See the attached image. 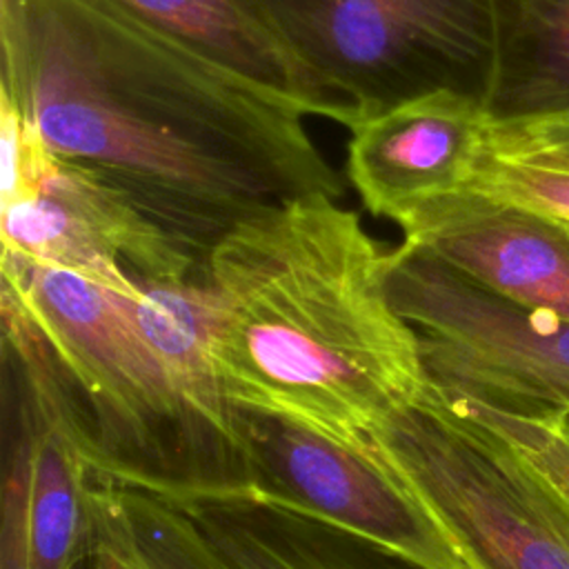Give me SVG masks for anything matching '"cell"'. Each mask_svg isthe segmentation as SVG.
<instances>
[{
  "mask_svg": "<svg viewBox=\"0 0 569 569\" xmlns=\"http://www.w3.org/2000/svg\"><path fill=\"white\" fill-rule=\"evenodd\" d=\"M9 367L22 382L24 429L2 487L0 569H73L93 529L84 447L67 420L71 385L27 307L0 293Z\"/></svg>",
  "mask_w": 569,
  "mask_h": 569,
  "instance_id": "cell-6",
  "label": "cell"
},
{
  "mask_svg": "<svg viewBox=\"0 0 569 569\" xmlns=\"http://www.w3.org/2000/svg\"><path fill=\"white\" fill-rule=\"evenodd\" d=\"M465 191L569 224V171L522 164L482 151Z\"/></svg>",
  "mask_w": 569,
  "mask_h": 569,
  "instance_id": "cell-16",
  "label": "cell"
},
{
  "mask_svg": "<svg viewBox=\"0 0 569 569\" xmlns=\"http://www.w3.org/2000/svg\"><path fill=\"white\" fill-rule=\"evenodd\" d=\"M2 82L47 147L202 262L242 220L345 196L305 111L107 0H0Z\"/></svg>",
  "mask_w": 569,
  "mask_h": 569,
  "instance_id": "cell-1",
  "label": "cell"
},
{
  "mask_svg": "<svg viewBox=\"0 0 569 569\" xmlns=\"http://www.w3.org/2000/svg\"><path fill=\"white\" fill-rule=\"evenodd\" d=\"M129 513V511H127ZM131 518V516H129ZM133 522V520H131ZM133 529H136V525H133ZM136 542H138V562H140V569H173L171 567V562L162 556L160 558V553H153V549L144 542V540H140L138 538V533H136Z\"/></svg>",
  "mask_w": 569,
  "mask_h": 569,
  "instance_id": "cell-19",
  "label": "cell"
},
{
  "mask_svg": "<svg viewBox=\"0 0 569 569\" xmlns=\"http://www.w3.org/2000/svg\"><path fill=\"white\" fill-rule=\"evenodd\" d=\"M496 56L485 107L491 120L569 109V0H493Z\"/></svg>",
  "mask_w": 569,
  "mask_h": 569,
  "instance_id": "cell-15",
  "label": "cell"
},
{
  "mask_svg": "<svg viewBox=\"0 0 569 569\" xmlns=\"http://www.w3.org/2000/svg\"><path fill=\"white\" fill-rule=\"evenodd\" d=\"M387 440L478 569H569V413L505 407L431 378Z\"/></svg>",
  "mask_w": 569,
  "mask_h": 569,
  "instance_id": "cell-3",
  "label": "cell"
},
{
  "mask_svg": "<svg viewBox=\"0 0 569 569\" xmlns=\"http://www.w3.org/2000/svg\"><path fill=\"white\" fill-rule=\"evenodd\" d=\"M209 60L269 87L307 116L327 118L264 0H107Z\"/></svg>",
  "mask_w": 569,
  "mask_h": 569,
  "instance_id": "cell-13",
  "label": "cell"
},
{
  "mask_svg": "<svg viewBox=\"0 0 569 569\" xmlns=\"http://www.w3.org/2000/svg\"><path fill=\"white\" fill-rule=\"evenodd\" d=\"M0 209L2 253L127 291L136 280H182L202 271V260L124 191L58 156L27 193Z\"/></svg>",
  "mask_w": 569,
  "mask_h": 569,
  "instance_id": "cell-9",
  "label": "cell"
},
{
  "mask_svg": "<svg viewBox=\"0 0 569 569\" xmlns=\"http://www.w3.org/2000/svg\"><path fill=\"white\" fill-rule=\"evenodd\" d=\"M565 227H567V229H569V224H565Z\"/></svg>",
  "mask_w": 569,
  "mask_h": 569,
  "instance_id": "cell-20",
  "label": "cell"
},
{
  "mask_svg": "<svg viewBox=\"0 0 569 569\" xmlns=\"http://www.w3.org/2000/svg\"><path fill=\"white\" fill-rule=\"evenodd\" d=\"M482 151L522 164L569 171V109L518 120L489 118Z\"/></svg>",
  "mask_w": 569,
  "mask_h": 569,
  "instance_id": "cell-17",
  "label": "cell"
},
{
  "mask_svg": "<svg viewBox=\"0 0 569 569\" xmlns=\"http://www.w3.org/2000/svg\"><path fill=\"white\" fill-rule=\"evenodd\" d=\"M489 129L485 100L436 89L351 127L347 178L365 209L396 224L467 189Z\"/></svg>",
  "mask_w": 569,
  "mask_h": 569,
  "instance_id": "cell-10",
  "label": "cell"
},
{
  "mask_svg": "<svg viewBox=\"0 0 569 569\" xmlns=\"http://www.w3.org/2000/svg\"><path fill=\"white\" fill-rule=\"evenodd\" d=\"M425 251L491 293L569 320V229L469 191L427 202L398 222Z\"/></svg>",
  "mask_w": 569,
  "mask_h": 569,
  "instance_id": "cell-11",
  "label": "cell"
},
{
  "mask_svg": "<svg viewBox=\"0 0 569 569\" xmlns=\"http://www.w3.org/2000/svg\"><path fill=\"white\" fill-rule=\"evenodd\" d=\"M391 264L393 247L329 196L236 224L202 264L227 407L367 462L431 382L420 338L391 298Z\"/></svg>",
  "mask_w": 569,
  "mask_h": 569,
  "instance_id": "cell-2",
  "label": "cell"
},
{
  "mask_svg": "<svg viewBox=\"0 0 569 569\" xmlns=\"http://www.w3.org/2000/svg\"><path fill=\"white\" fill-rule=\"evenodd\" d=\"M327 120L358 122L422 93L485 100L493 0H264Z\"/></svg>",
  "mask_w": 569,
  "mask_h": 569,
  "instance_id": "cell-4",
  "label": "cell"
},
{
  "mask_svg": "<svg viewBox=\"0 0 569 569\" xmlns=\"http://www.w3.org/2000/svg\"><path fill=\"white\" fill-rule=\"evenodd\" d=\"M269 429V453L289 493L249 485L238 489L244 498L347 533L409 569H478L387 433L369 467L311 433Z\"/></svg>",
  "mask_w": 569,
  "mask_h": 569,
  "instance_id": "cell-7",
  "label": "cell"
},
{
  "mask_svg": "<svg viewBox=\"0 0 569 569\" xmlns=\"http://www.w3.org/2000/svg\"><path fill=\"white\" fill-rule=\"evenodd\" d=\"M169 498L156 505L153 522L187 569H362L313 536L307 520L236 489Z\"/></svg>",
  "mask_w": 569,
  "mask_h": 569,
  "instance_id": "cell-12",
  "label": "cell"
},
{
  "mask_svg": "<svg viewBox=\"0 0 569 569\" xmlns=\"http://www.w3.org/2000/svg\"><path fill=\"white\" fill-rule=\"evenodd\" d=\"M136 320L187 416L236 442V413L213 369L216 307L202 271L182 280H136Z\"/></svg>",
  "mask_w": 569,
  "mask_h": 569,
  "instance_id": "cell-14",
  "label": "cell"
},
{
  "mask_svg": "<svg viewBox=\"0 0 569 569\" xmlns=\"http://www.w3.org/2000/svg\"><path fill=\"white\" fill-rule=\"evenodd\" d=\"M93 569H140L133 522L122 502L93 496Z\"/></svg>",
  "mask_w": 569,
  "mask_h": 569,
  "instance_id": "cell-18",
  "label": "cell"
},
{
  "mask_svg": "<svg viewBox=\"0 0 569 569\" xmlns=\"http://www.w3.org/2000/svg\"><path fill=\"white\" fill-rule=\"evenodd\" d=\"M391 298L440 385L569 413V320L509 302L402 242L393 247Z\"/></svg>",
  "mask_w": 569,
  "mask_h": 569,
  "instance_id": "cell-5",
  "label": "cell"
},
{
  "mask_svg": "<svg viewBox=\"0 0 569 569\" xmlns=\"http://www.w3.org/2000/svg\"><path fill=\"white\" fill-rule=\"evenodd\" d=\"M2 284L27 307L67 378L107 425L133 436L153 422L187 416L136 320V289L0 256Z\"/></svg>",
  "mask_w": 569,
  "mask_h": 569,
  "instance_id": "cell-8",
  "label": "cell"
}]
</instances>
